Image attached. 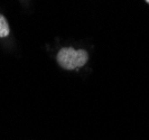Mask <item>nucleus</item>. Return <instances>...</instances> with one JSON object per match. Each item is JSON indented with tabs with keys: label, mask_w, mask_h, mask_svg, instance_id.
I'll return each mask as SVG.
<instances>
[{
	"label": "nucleus",
	"mask_w": 149,
	"mask_h": 140,
	"mask_svg": "<svg viewBox=\"0 0 149 140\" xmlns=\"http://www.w3.org/2000/svg\"><path fill=\"white\" fill-rule=\"evenodd\" d=\"M9 34V26L3 16L0 15V37H6Z\"/></svg>",
	"instance_id": "obj_2"
},
{
	"label": "nucleus",
	"mask_w": 149,
	"mask_h": 140,
	"mask_svg": "<svg viewBox=\"0 0 149 140\" xmlns=\"http://www.w3.org/2000/svg\"><path fill=\"white\" fill-rule=\"evenodd\" d=\"M88 61V53L83 49L75 51L73 48H62L57 54V62L66 70H74L83 66Z\"/></svg>",
	"instance_id": "obj_1"
},
{
	"label": "nucleus",
	"mask_w": 149,
	"mask_h": 140,
	"mask_svg": "<svg viewBox=\"0 0 149 140\" xmlns=\"http://www.w3.org/2000/svg\"><path fill=\"white\" fill-rule=\"evenodd\" d=\"M146 1H147V2H148V3H149V0H146Z\"/></svg>",
	"instance_id": "obj_3"
}]
</instances>
